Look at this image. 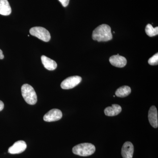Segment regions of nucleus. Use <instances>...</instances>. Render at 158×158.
<instances>
[{"label": "nucleus", "instance_id": "nucleus-1", "mask_svg": "<svg viewBox=\"0 0 158 158\" xmlns=\"http://www.w3.org/2000/svg\"><path fill=\"white\" fill-rule=\"evenodd\" d=\"M92 39L98 42H106L113 39L110 26L107 24H102L99 26L93 31Z\"/></svg>", "mask_w": 158, "mask_h": 158}, {"label": "nucleus", "instance_id": "nucleus-2", "mask_svg": "<svg viewBox=\"0 0 158 158\" xmlns=\"http://www.w3.org/2000/svg\"><path fill=\"white\" fill-rule=\"evenodd\" d=\"M74 154L81 156H88L94 153L95 147L91 143H81L76 145L72 149Z\"/></svg>", "mask_w": 158, "mask_h": 158}, {"label": "nucleus", "instance_id": "nucleus-3", "mask_svg": "<svg viewBox=\"0 0 158 158\" xmlns=\"http://www.w3.org/2000/svg\"><path fill=\"white\" fill-rule=\"evenodd\" d=\"M22 94L25 101L29 105H34L37 102V95L34 88L28 84L22 86Z\"/></svg>", "mask_w": 158, "mask_h": 158}, {"label": "nucleus", "instance_id": "nucleus-4", "mask_svg": "<svg viewBox=\"0 0 158 158\" xmlns=\"http://www.w3.org/2000/svg\"><path fill=\"white\" fill-rule=\"evenodd\" d=\"M30 33L32 36H35L44 42H48L51 39V35L47 30L42 27H36L31 28Z\"/></svg>", "mask_w": 158, "mask_h": 158}, {"label": "nucleus", "instance_id": "nucleus-5", "mask_svg": "<svg viewBox=\"0 0 158 158\" xmlns=\"http://www.w3.org/2000/svg\"><path fill=\"white\" fill-rule=\"evenodd\" d=\"M82 81V78L78 76L69 77L62 82L61 87L63 89H70L78 85Z\"/></svg>", "mask_w": 158, "mask_h": 158}, {"label": "nucleus", "instance_id": "nucleus-6", "mask_svg": "<svg viewBox=\"0 0 158 158\" xmlns=\"http://www.w3.org/2000/svg\"><path fill=\"white\" fill-rule=\"evenodd\" d=\"M62 117L61 110L54 109L50 110L44 116V120L46 122H54L60 120Z\"/></svg>", "mask_w": 158, "mask_h": 158}, {"label": "nucleus", "instance_id": "nucleus-7", "mask_svg": "<svg viewBox=\"0 0 158 158\" xmlns=\"http://www.w3.org/2000/svg\"><path fill=\"white\" fill-rule=\"evenodd\" d=\"M26 142L23 141H16L8 150V152L11 154L21 153L27 148Z\"/></svg>", "mask_w": 158, "mask_h": 158}, {"label": "nucleus", "instance_id": "nucleus-8", "mask_svg": "<svg viewBox=\"0 0 158 158\" xmlns=\"http://www.w3.org/2000/svg\"><path fill=\"white\" fill-rule=\"evenodd\" d=\"M134 152V145L131 142H125L121 150V155L123 158H132Z\"/></svg>", "mask_w": 158, "mask_h": 158}, {"label": "nucleus", "instance_id": "nucleus-9", "mask_svg": "<svg viewBox=\"0 0 158 158\" xmlns=\"http://www.w3.org/2000/svg\"><path fill=\"white\" fill-rule=\"evenodd\" d=\"M110 62L113 66L118 68L124 67L127 63V61L125 57L118 55H114L110 57Z\"/></svg>", "mask_w": 158, "mask_h": 158}, {"label": "nucleus", "instance_id": "nucleus-10", "mask_svg": "<svg viewBox=\"0 0 158 158\" xmlns=\"http://www.w3.org/2000/svg\"><path fill=\"white\" fill-rule=\"evenodd\" d=\"M148 120L152 126L154 128L158 127V113L155 106H152L150 108L148 114Z\"/></svg>", "mask_w": 158, "mask_h": 158}, {"label": "nucleus", "instance_id": "nucleus-11", "mask_svg": "<svg viewBox=\"0 0 158 158\" xmlns=\"http://www.w3.org/2000/svg\"><path fill=\"white\" fill-rule=\"evenodd\" d=\"M122 111V108L119 105L113 104L112 106L106 108L104 113L106 116H116L119 114Z\"/></svg>", "mask_w": 158, "mask_h": 158}, {"label": "nucleus", "instance_id": "nucleus-12", "mask_svg": "<svg viewBox=\"0 0 158 158\" xmlns=\"http://www.w3.org/2000/svg\"><path fill=\"white\" fill-rule=\"evenodd\" d=\"M41 59L44 66L48 70H54L56 69L57 64L56 61L45 56H42Z\"/></svg>", "mask_w": 158, "mask_h": 158}, {"label": "nucleus", "instance_id": "nucleus-13", "mask_svg": "<svg viewBox=\"0 0 158 158\" xmlns=\"http://www.w3.org/2000/svg\"><path fill=\"white\" fill-rule=\"evenodd\" d=\"M11 9L8 0H0V14L9 15L11 14Z\"/></svg>", "mask_w": 158, "mask_h": 158}, {"label": "nucleus", "instance_id": "nucleus-14", "mask_svg": "<svg viewBox=\"0 0 158 158\" xmlns=\"http://www.w3.org/2000/svg\"><path fill=\"white\" fill-rule=\"evenodd\" d=\"M131 90L130 87L127 86H123L118 88L116 90L115 94L116 96L118 97L124 98L128 96L131 94Z\"/></svg>", "mask_w": 158, "mask_h": 158}, {"label": "nucleus", "instance_id": "nucleus-15", "mask_svg": "<svg viewBox=\"0 0 158 158\" xmlns=\"http://www.w3.org/2000/svg\"><path fill=\"white\" fill-rule=\"evenodd\" d=\"M145 33L150 37L155 36L158 34V27L154 28L150 24H148L146 26L145 29Z\"/></svg>", "mask_w": 158, "mask_h": 158}, {"label": "nucleus", "instance_id": "nucleus-16", "mask_svg": "<svg viewBox=\"0 0 158 158\" xmlns=\"http://www.w3.org/2000/svg\"><path fill=\"white\" fill-rule=\"evenodd\" d=\"M148 63L151 65H156L158 64V53H157L148 59Z\"/></svg>", "mask_w": 158, "mask_h": 158}, {"label": "nucleus", "instance_id": "nucleus-17", "mask_svg": "<svg viewBox=\"0 0 158 158\" xmlns=\"http://www.w3.org/2000/svg\"><path fill=\"white\" fill-rule=\"evenodd\" d=\"M63 7H65L68 6L69 0H59Z\"/></svg>", "mask_w": 158, "mask_h": 158}, {"label": "nucleus", "instance_id": "nucleus-18", "mask_svg": "<svg viewBox=\"0 0 158 158\" xmlns=\"http://www.w3.org/2000/svg\"><path fill=\"white\" fill-rule=\"evenodd\" d=\"M4 108V103L2 101L0 100V112L3 110Z\"/></svg>", "mask_w": 158, "mask_h": 158}, {"label": "nucleus", "instance_id": "nucleus-19", "mask_svg": "<svg viewBox=\"0 0 158 158\" xmlns=\"http://www.w3.org/2000/svg\"><path fill=\"white\" fill-rule=\"evenodd\" d=\"M4 56L3 54L2 51V50L0 49V59H4Z\"/></svg>", "mask_w": 158, "mask_h": 158}, {"label": "nucleus", "instance_id": "nucleus-20", "mask_svg": "<svg viewBox=\"0 0 158 158\" xmlns=\"http://www.w3.org/2000/svg\"><path fill=\"white\" fill-rule=\"evenodd\" d=\"M113 97H115V95H113Z\"/></svg>", "mask_w": 158, "mask_h": 158}]
</instances>
